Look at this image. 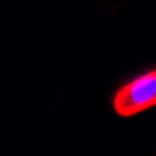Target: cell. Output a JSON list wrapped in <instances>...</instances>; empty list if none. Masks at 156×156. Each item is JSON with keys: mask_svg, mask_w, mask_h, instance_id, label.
Listing matches in <instances>:
<instances>
[{"mask_svg": "<svg viewBox=\"0 0 156 156\" xmlns=\"http://www.w3.org/2000/svg\"><path fill=\"white\" fill-rule=\"evenodd\" d=\"M156 101V72L146 70L123 84L113 96L115 113L129 117L152 107Z\"/></svg>", "mask_w": 156, "mask_h": 156, "instance_id": "1", "label": "cell"}]
</instances>
